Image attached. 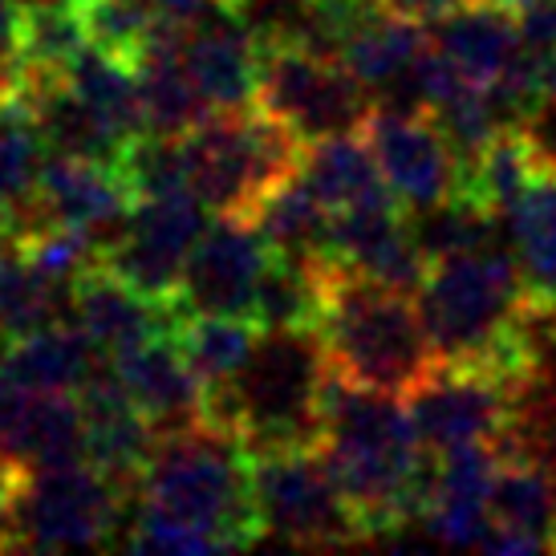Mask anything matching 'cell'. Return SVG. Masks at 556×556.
<instances>
[{"instance_id": "16", "label": "cell", "mask_w": 556, "mask_h": 556, "mask_svg": "<svg viewBox=\"0 0 556 556\" xmlns=\"http://www.w3.org/2000/svg\"><path fill=\"white\" fill-rule=\"evenodd\" d=\"M184 62L200 86L212 114L256 106L261 78V37L252 33L240 9L216 0L195 21L184 25Z\"/></svg>"}, {"instance_id": "6", "label": "cell", "mask_w": 556, "mask_h": 556, "mask_svg": "<svg viewBox=\"0 0 556 556\" xmlns=\"http://www.w3.org/2000/svg\"><path fill=\"white\" fill-rule=\"evenodd\" d=\"M179 142L187 187L207 203V212L244 219L293 179L305 155V139L261 106L207 114L200 126L179 135Z\"/></svg>"}, {"instance_id": "5", "label": "cell", "mask_w": 556, "mask_h": 556, "mask_svg": "<svg viewBox=\"0 0 556 556\" xmlns=\"http://www.w3.org/2000/svg\"><path fill=\"white\" fill-rule=\"evenodd\" d=\"M325 378L329 357L317 329H261L244 370L207 390V427L236 434L248 451L317 447Z\"/></svg>"}, {"instance_id": "1", "label": "cell", "mask_w": 556, "mask_h": 556, "mask_svg": "<svg viewBox=\"0 0 556 556\" xmlns=\"http://www.w3.org/2000/svg\"><path fill=\"white\" fill-rule=\"evenodd\" d=\"M261 536L252 459L236 434L187 427L159 434L130 492L123 544L142 553H219L252 548Z\"/></svg>"}, {"instance_id": "33", "label": "cell", "mask_w": 556, "mask_h": 556, "mask_svg": "<svg viewBox=\"0 0 556 556\" xmlns=\"http://www.w3.org/2000/svg\"><path fill=\"white\" fill-rule=\"evenodd\" d=\"M90 46L86 21H81L78 0H46L29 4V25H25V49H21V78H53L65 65Z\"/></svg>"}, {"instance_id": "45", "label": "cell", "mask_w": 556, "mask_h": 556, "mask_svg": "<svg viewBox=\"0 0 556 556\" xmlns=\"http://www.w3.org/2000/svg\"><path fill=\"white\" fill-rule=\"evenodd\" d=\"M0 350H4V341H0Z\"/></svg>"}, {"instance_id": "44", "label": "cell", "mask_w": 556, "mask_h": 556, "mask_svg": "<svg viewBox=\"0 0 556 556\" xmlns=\"http://www.w3.org/2000/svg\"><path fill=\"white\" fill-rule=\"evenodd\" d=\"M224 4H232V9H236V4H240V0H224Z\"/></svg>"}, {"instance_id": "14", "label": "cell", "mask_w": 556, "mask_h": 556, "mask_svg": "<svg viewBox=\"0 0 556 556\" xmlns=\"http://www.w3.org/2000/svg\"><path fill=\"white\" fill-rule=\"evenodd\" d=\"M135 200L139 195H135V187H130V179L123 175L118 163L53 155L49 151L37 195H33V216H37V232L49 228V224L78 228V232L93 236L106 252L110 240L123 232Z\"/></svg>"}, {"instance_id": "2", "label": "cell", "mask_w": 556, "mask_h": 556, "mask_svg": "<svg viewBox=\"0 0 556 556\" xmlns=\"http://www.w3.org/2000/svg\"><path fill=\"white\" fill-rule=\"evenodd\" d=\"M317 447L370 528V541L422 520L434 455L422 447L406 399L357 387L329 366Z\"/></svg>"}, {"instance_id": "41", "label": "cell", "mask_w": 556, "mask_h": 556, "mask_svg": "<svg viewBox=\"0 0 556 556\" xmlns=\"http://www.w3.org/2000/svg\"><path fill=\"white\" fill-rule=\"evenodd\" d=\"M13 86H16V74H9V70H0V93L13 90Z\"/></svg>"}, {"instance_id": "34", "label": "cell", "mask_w": 556, "mask_h": 556, "mask_svg": "<svg viewBox=\"0 0 556 556\" xmlns=\"http://www.w3.org/2000/svg\"><path fill=\"white\" fill-rule=\"evenodd\" d=\"M410 224H415V236L427 252V261H443V256L500 244V232H495L500 216H492L488 207H479L467 195H451L447 203H439L431 212L410 216Z\"/></svg>"}, {"instance_id": "19", "label": "cell", "mask_w": 556, "mask_h": 556, "mask_svg": "<svg viewBox=\"0 0 556 556\" xmlns=\"http://www.w3.org/2000/svg\"><path fill=\"white\" fill-rule=\"evenodd\" d=\"M70 321L78 325L86 341L98 354L114 362V357L139 350L147 341L163 338L175 329V309L170 301H155L142 289L126 285L114 277L110 268H90L86 277L74 285V305H70Z\"/></svg>"}, {"instance_id": "37", "label": "cell", "mask_w": 556, "mask_h": 556, "mask_svg": "<svg viewBox=\"0 0 556 556\" xmlns=\"http://www.w3.org/2000/svg\"><path fill=\"white\" fill-rule=\"evenodd\" d=\"M525 130H528V139H532V147H536V155H541L548 167H556V98H548L544 106H536L528 114Z\"/></svg>"}, {"instance_id": "31", "label": "cell", "mask_w": 556, "mask_h": 556, "mask_svg": "<svg viewBox=\"0 0 556 556\" xmlns=\"http://www.w3.org/2000/svg\"><path fill=\"white\" fill-rule=\"evenodd\" d=\"M329 264L333 261H301V256L273 252L256 289L252 321L261 329H317Z\"/></svg>"}, {"instance_id": "20", "label": "cell", "mask_w": 556, "mask_h": 556, "mask_svg": "<svg viewBox=\"0 0 556 556\" xmlns=\"http://www.w3.org/2000/svg\"><path fill=\"white\" fill-rule=\"evenodd\" d=\"M81 415H86V464L106 471L114 483L135 492L142 467L159 443V431L147 422L139 406L130 402L123 378L114 374L106 357L78 390Z\"/></svg>"}, {"instance_id": "17", "label": "cell", "mask_w": 556, "mask_h": 556, "mask_svg": "<svg viewBox=\"0 0 556 556\" xmlns=\"http://www.w3.org/2000/svg\"><path fill=\"white\" fill-rule=\"evenodd\" d=\"M422 49H427V33L418 21H406L370 0L341 37L338 58L366 86L370 98L390 102L394 110H418L415 70Z\"/></svg>"}, {"instance_id": "27", "label": "cell", "mask_w": 556, "mask_h": 556, "mask_svg": "<svg viewBox=\"0 0 556 556\" xmlns=\"http://www.w3.org/2000/svg\"><path fill=\"white\" fill-rule=\"evenodd\" d=\"M74 285L49 277L25 244L0 248V341L25 338L46 325L70 321Z\"/></svg>"}, {"instance_id": "38", "label": "cell", "mask_w": 556, "mask_h": 556, "mask_svg": "<svg viewBox=\"0 0 556 556\" xmlns=\"http://www.w3.org/2000/svg\"><path fill=\"white\" fill-rule=\"evenodd\" d=\"M378 4H382V9H390V13L406 16V21L431 25V21L455 13V9H464V4H471V0H378Z\"/></svg>"}, {"instance_id": "8", "label": "cell", "mask_w": 556, "mask_h": 556, "mask_svg": "<svg viewBox=\"0 0 556 556\" xmlns=\"http://www.w3.org/2000/svg\"><path fill=\"white\" fill-rule=\"evenodd\" d=\"M248 459L264 541L293 548H354L370 541V528L341 492L321 447L248 451Z\"/></svg>"}, {"instance_id": "22", "label": "cell", "mask_w": 556, "mask_h": 556, "mask_svg": "<svg viewBox=\"0 0 556 556\" xmlns=\"http://www.w3.org/2000/svg\"><path fill=\"white\" fill-rule=\"evenodd\" d=\"M495 447H459L447 455H434L431 495L418 528L443 544L483 548L488 541V500L495 479Z\"/></svg>"}, {"instance_id": "21", "label": "cell", "mask_w": 556, "mask_h": 556, "mask_svg": "<svg viewBox=\"0 0 556 556\" xmlns=\"http://www.w3.org/2000/svg\"><path fill=\"white\" fill-rule=\"evenodd\" d=\"M110 366L123 378L130 402L147 415V422L159 434L187 431V427L207 422V390H203L200 374L191 370V362L179 350L175 329L139 345V350H130V354L114 357Z\"/></svg>"}, {"instance_id": "23", "label": "cell", "mask_w": 556, "mask_h": 556, "mask_svg": "<svg viewBox=\"0 0 556 556\" xmlns=\"http://www.w3.org/2000/svg\"><path fill=\"white\" fill-rule=\"evenodd\" d=\"M431 41L467 81L500 86L520 49V21L500 0H471L431 21Z\"/></svg>"}, {"instance_id": "3", "label": "cell", "mask_w": 556, "mask_h": 556, "mask_svg": "<svg viewBox=\"0 0 556 556\" xmlns=\"http://www.w3.org/2000/svg\"><path fill=\"white\" fill-rule=\"evenodd\" d=\"M418 313L439 366L488 370L516 387L532 382L541 313L528 301L511 248L488 244L431 261L418 285Z\"/></svg>"}, {"instance_id": "28", "label": "cell", "mask_w": 556, "mask_h": 556, "mask_svg": "<svg viewBox=\"0 0 556 556\" xmlns=\"http://www.w3.org/2000/svg\"><path fill=\"white\" fill-rule=\"evenodd\" d=\"M70 90L114 130V139L130 151V142L147 135V114H142V93L135 65L114 58L106 49L86 46L74 62L62 70Z\"/></svg>"}, {"instance_id": "35", "label": "cell", "mask_w": 556, "mask_h": 556, "mask_svg": "<svg viewBox=\"0 0 556 556\" xmlns=\"http://www.w3.org/2000/svg\"><path fill=\"white\" fill-rule=\"evenodd\" d=\"M90 46L106 49L123 62H139L142 49L151 46L163 16L151 9V0H78Z\"/></svg>"}, {"instance_id": "26", "label": "cell", "mask_w": 556, "mask_h": 556, "mask_svg": "<svg viewBox=\"0 0 556 556\" xmlns=\"http://www.w3.org/2000/svg\"><path fill=\"white\" fill-rule=\"evenodd\" d=\"M49 142L21 86L0 93V216H21L37 232L33 195L41 184Z\"/></svg>"}, {"instance_id": "36", "label": "cell", "mask_w": 556, "mask_h": 556, "mask_svg": "<svg viewBox=\"0 0 556 556\" xmlns=\"http://www.w3.org/2000/svg\"><path fill=\"white\" fill-rule=\"evenodd\" d=\"M25 25H29V4L25 0H0V70H9V74L21 70Z\"/></svg>"}, {"instance_id": "4", "label": "cell", "mask_w": 556, "mask_h": 556, "mask_svg": "<svg viewBox=\"0 0 556 556\" xmlns=\"http://www.w3.org/2000/svg\"><path fill=\"white\" fill-rule=\"evenodd\" d=\"M317 333L329 366L341 378L394 399H410L439 370L434 345L410 293L362 277L338 261L325 273Z\"/></svg>"}, {"instance_id": "13", "label": "cell", "mask_w": 556, "mask_h": 556, "mask_svg": "<svg viewBox=\"0 0 556 556\" xmlns=\"http://www.w3.org/2000/svg\"><path fill=\"white\" fill-rule=\"evenodd\" d=\"M362 135L387 187L410 216L431 212L459 191V159L427 110H370Z\"/></svg>"}, {"instance_id": "15", "label": "cell", "mask_w": 556, "mask_h": 556, "mask_svg": "<svg viewBox=\"0 0 556 556\" xmlns=\"http://www.w3.org/2000/svg\"><path fill=\"white\" fill-rule=\"evenodd\" d=\"M483 553H556V464L500 443Z\"/></svg>"}, {"instance_id": "29", "label": "cell", "mask_w": 556, "mask_h": 556, "mask_svg": "<svg viewBox=\"0 0 556 556\" xmlns=\"http://www.w3.org/2000/svg\"><path fill=\"white\" fill-rule=\"evenodd\" d=\"M301 179L317 191V200H321L329 212H341V207H354V203L390 195L387 179H382V170H378V159H374L370 142H366L362 130L305 142Z\"/></svg>"}, {"instance_id": "11", "label": "cell", "mask_w": 556, "mask_h": 556, "mask_svg": "<svg viewBox=\"0 0 556 556\" xmlns=\"http://www.w3.org/2000/svg\"><path fill=\"white\" fill-rule=\"evenodd\" d=\"M207 232V203L191 187L139 195L123 232L102 252V268L155 301H170L184 280L187 256Z\"/></svg>"}, {"instance_id": "7", "label": "cell", "mask_w": 556, "mask_h": 556, "mask_svg": "<svg viewBox=\"0 0 556 556\" xmlns=\"http://www.w3.org/2000/svg\"><path fill=\"white\" fill-rule=\"evenodd\" d=\"M130 492L93 464L25 471L13 500L4 553H62V548H123Z\"/></svg>"}, {"instance_id": "9", "label": "cell", "mask_w": 556, "mask_h": 556, "mask_svg": "<svg viewBox=\"0 0 556 556\" xmlns=\"http://www.w3.org/2000/svg\"><path fill=\"white\" fill-rule=\"evenodd\" d=\"M256 106L280 118L305 142H317L362 130L374 98L333 53L301 41H261Z\"/></svg>"}, {"instance_id": "39", "label": "cell", "mask_w": 556, "mask_h": 556, "mask_svg": "<svg viewBox=\"0 0 556 556\" xmlns=\"http://www.w3.org/2000/svg\"><path fill=\"white\" fill-rule=\"evenodd\" d=\"M25 479V467H16L4 451H0V553H4V541H9V520H13V500L16 488Z\"/></svg>"}, {"instance_id": "10", "label": "cell", "mask_w": 556, "mask_h": 556, "mask_svg": "<svg viewBox=\"0 0 556 556\" xmlns=\"http://www.w3.org/2000/svg\"><path fill=\"white\" fill-rule=\"evenodd\" d=\"M525 387L488 370L439 366L406 399L422 447L447 455L459 447H500L520 418Z\"/></svg>"}, {"instance_id": "18", "label": "cell", "mask_w": 556, "mask_h": 556, "mask_svg": "<svg viewBox=\"0 0 556 556\" xmlns=\"http://www.w3.org/2000/svg\"><path fill=\"white\" fill-rule=\"evenodd\" d=\"M0 451L25 471L86 459V415L78 394L25 390L0 378Z\"/></svg>"}, {"instance_id": "43", "label": "cell", "mask_w": 556, "mask_h": 556, "mask_svg": "<svg viewBox=\"0 0 556 556\" xmlns=\"http://www.w3.org/2000/svg\"><path fill=\"white\" fill-rule=\"evenodd\" d=\"M25 4H46V0H25Z\"/></svg>"}, {"instance_id": "25", "label": "cell", "mask_w": 556, "mask_h": 556, "mask_svg": "<svg viewBox=\"0 0 556 556\" xmlns=\"http://www.w3.org/2000/svg\"><path fill=\"white\" fill-rule=\"evenodd\" d=\"M98 366H102V354L74 321L46 325L0 350L4 382L25 390H49V394H78Z\"/></svg>"}, {"instance_id": "40", "label": "cell", "mask_w": 556, "mask_h": 556, "mask_svg": "<svg viewBox=\"0 0 556 556\" xmlns=\"http://www.w3.org/2000/svg\"><path fill=\"white\" fill-rule=\"evenodd\" d=\"M216 0H151V9H155L163 21H179V25H187V21H195V16L203 13V9H212Z\"/></svg>"}, {"instance_id": "30", "label": "cell", "mask_w": 556, "mask_h": 556, "mask_svg": "<svg viewBox=\"0 0 556 556\" xmlns=\"http://www.w3.org/2000/svg\"><path fill=\"white\" fill-rule=\"evenodd\" d=\"M252 224L261 228L273 252L301 261H333V212L317 200V191L301 179V170L256 207Z\"/></svg>"}, {"instance_id": "24", "label": "cell", "mask_w": 556, "mask_h": 556, "mask_svg": "<svg viewBox=\"0 0 556 556\" xmlns=\"http://www.w3.org/2000/svg\"><path fill=\"white\" fill-rule=\"evenodd\" d=\"M504 224L528 301L541 313H556V167H536V175L508 203Z\"/></svg>"}, {"instance_id": "42", "label": "cell", "mask_w": 556, "mask_h": 556, "mask_svg": "<svg viewBox=\"0 0 556 556\" xmlns=\"http://www.w3.org/2000/svg\"><path fill=\"white\" fill-rule=\"evenodd\" d=\"M317 4H362V0H317Z\"/></svg>"}, {"instance_id": "12", "label": "cell", "mask_w": 556, "mask_h": 556, "mask_svg": "<svg viewBox=\"0 0 556 556\" xmlns=\"http://www.w3.org/2000/svg\"><path fill=\"white\" fill-rule=\"evenodd\" d=\"M273 248L244 216H219L207 224L195 252L187 256L184 280L170 296L175 317H252L256 289Z\"/></svg>"}, {"instance_id": "32", "label": "cell", "mask_w": 556, "mask_h": 556, "mask_svg": "<svg viewBox=\"0 0 556 556\" xmlns=\"http://www.w3.org/2000/svg\"><path fill=\"white\" fill-rule=\"evenodd\" d=\"M261 325L252 317H184L175 321V341L191 370L200 374L203 390L228 387L256 350Z\"/></svg>"}]
</instances>
